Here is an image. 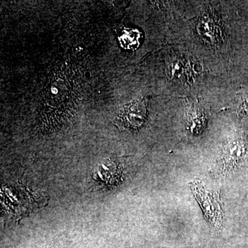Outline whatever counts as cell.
Segmentation results:
<instances>
[{
	"instance_id": "1",
	"label": "cell",
	"mask_w": 248,
	"mask_h": 248,
	"mask_svg": "<svg viewBox=\"0 0 248 248\" xmlns=\"http://www.w3.org/2000/svg\"><path fill=\"white\" fill-rule=\"evenodd\" d=\"M190 186L209 223L215 229L219 230L223 223V212L218 192L210 190L198 179L191 182Z\"/></svg>"
},
{
	"instance_id": "2",
	"label": "cell",
	"mask_w": 248,
	"mask_h": 248,
	"mask_svg": "<svg viewBox=\"0 0 248 248\" xmlns=\"http://www.w3.org/2000/svg\"><path fill=\"white\" fill-rule=\"evenodd\" d=\"M147 116L146 101L138 99L125 104L116 112L113 122L121 130L141 128Z\"/></svg>"
},
{
	"instance_id": "3",
	"label": "cell",
	"mask_w": 248,
	"mask_h": 248,
	"mask_svg": "<svg viewBox=\"0 0 248 248\" xmlns=\"http://www.w3.org/2000/svg\"><path fill=\"white\" fill-rule=\"evenodd\" d=\"M197 32L202 40L209 45H220L222 40V31L219 21L212 11L204 13L197 24Z\"/></svg>"
},
{
	"instance_id": "4",
	"label": "cell",
	"mask_w": 248,
	"mask_h": 248,
	"mask_svg": "<svg viewBox=\"0 0 248 248\" xmlns=\"http://www.w3.org/2000/svg\"><path fill=\"white\" fill-rule=\"evenodd\" d=\"M243 146L240 142H229L223 148L222 154L217 160L214 168L213 174L217 176H224L234 169L238 159L242 155Z\"/></svg>"
},
{
	"instance_id": "5",
	"label": "cell",
	"mask_w": 248,
	"mask_h": 248,
	"mask_svg": "<svg viewBox=\"0 0 248 248\" xmlns=\"http://www.w3.org/2000/svg\"><path fill=\"white\" fill-rule=\"evenodd\" d=\"M187 128L193 135H200L206 125V119L203 108L197 105H190L186 110Z\"/></svg>"
},
{
	"instance_id": "6",
	"label": "cell",
	"mask_w": 248,
	"mask_h": 248,
	"mask_svg": "<svg viewBox=\"0 0 248 248\" xmlns=\"http://www.w3.org/2000/svg\"><path fill=\"white\" fill-rule=\"evenodd\" d=\"M139 37H140V33L138 31L125 29L120 39L122 43H124V48H135V46L138 45Z\"/></svg>"
},
{
	"instance_id": "7",
	"label": "cell",
	"mask_w": 248,
	"mask_h": 248,
	"mask_svg": "<svg viewBox=\"0 0 248 248\" xmlns=\"http://www.w3.org/2000/svg\"><path fill=\"white\" fill-rule=\"evenodd\" d=\"M170 75L172 77L181 76L183 71V65L181 61L174 62L170 67Z\"/></svg>"
}]
</instances>
